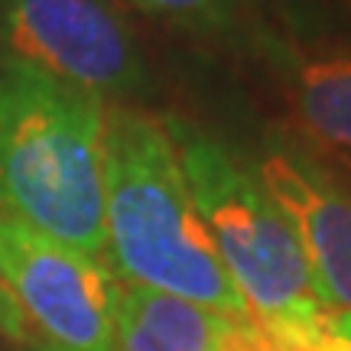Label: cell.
Here are the masks:
<instances>
[{
  "label": "cell",
  "mask_w": 351,
  "mask_h": 351,
  "mask_svg": "<svg viewBox=\"0 0 351 351\" xmlns=\"http://www.w3.org/2000/svg\"><path fill=\"white\" fill-rule=\"evenodd\" d=\"M104 261L121 283L251 319L192 202L163 117L130 104H108L104 114Z\"/></svg>",
  "instance_id": "6da1fadb"
},
{
  "label": "cell",
  "mask_w": 351,
  "mask_h": 351,
  "mask_svg": "<svg viewBox=\"0 0 351 351\" xmlns=\"http://www.w3.org/2000/svg\"><path fill=\"white\" fill-rule=\"evenodd\" d=\"M104 114L95 95L0 59V212L101 261Z\"/></svg>",
  "instance_id": "7a4b0ae2"
},
{
  "label": "cell",
  "mask_w": 351,
  "mask_h": 351,
  "mask_svg": "<svg viewBox=\"0 0 351 351\" xmlns=\"http://www.w3.org/2000/svg\"><path fill=\"white\" fill-rule=\"evenodd\" d=\"M192 202L231 283L257 326L276 341L302 339L332 309L283 208L254 163L189 117H163Z\"/></svg>",
  "instance_id": "3957f363"
},
{
  "label": "cell",
  "mask_w": 351,
  "mask_h": 351,
  "mask_svg": "<svg viewBox=\"0 0 351 351\" xmlns=\"http://www.w3.org/2000/svg\"><path fill=\"white\" fill-rule=\"evenodd\" d=\"M0 59L124 104L150 88V65L114 0H0Z\"/></svg>",
  "instance_id": "277c9868"
},
{
  "label": "cell",
  "mask_w": 351,
  "mask_h": 351,
  "mask_svg": "<svg viewBox=\"0 0 351 351\" xmlns=\"http://www.w3.org/2000/svg\"><path fill=\"white\" fill-rule=\"evenodd\" d=\"M0 287L52 348L117 351L121 280L108 261L72 251L3 212Z\"/></svg>",
  "instance_id": "5b68a950"
},
{
  "label": "cell",
  "mask_w": 351,
  "mask_h": 351,
  "mask_svg": "<svg viewBox=\"0 0 351 351\" xmlns=\"http://www.w3.org/2000/svg\"><path fill=\"white\" fill-rule=\"evenodd\" d=\"M251 163L289 218L326 302L351 313V186L345 176L287 134H267Z\"/></svg>",
  "instance_id": "8992f818"
},
{
  "label": "cell",
  "mask_w": 351,
  "mask_h": 351,
  "mask_svg": "<svg viewBox=\"0 0 351 351\" xmlns=\"http://www.w3.org/2000/svg\"><path fill=\"white\" fill-rule=\"evenodd\" d=\"M276 72L300 140L332 169H351V43H280Z\"/></svg>",
  "instance_id": "52a82bcc"
},
{
  "label": "cell",
  "mask_w": 351,
  "mask_h": 351,
  "mask_svg": "<svg viewBox=\"0 0 351 351\" xmlns=\"http://www.w3.org/2000/svg\"><path fill=\"white\" fill-rule=\"evenodd\" d=\"M117 351H280L251 319L121 283Z\"/></svg>",
  "instance_id": "ba28073f"
},
{
  "label": "cell",
  "mask_w": 351,
  "mask_h": 351,
  "mask_svg": "<svg viewBox=\"0 0 351 351\" xmlns=\"http://www.w3.org/2000/svg\"><path fill=\"white\" fill-rule=\"evenodd\" d=\"M127 7L195 39H228L244 23V0H124Z\"/></svg>",
  "instance_id": "9c48e42d"
},
{
  "label": "cell",
  "mask_w": 351,
  "mask_h": 351,
  "mask_svg": "<svg viewBox=\"0 0 351 351\" xmlns=\"http://www.w3.org/2000/svg\"><path fill=\"white\" fill-rule=\"evenodd\" d=\"M287 7L306 39L351 43V0H287Z\"/></svg>",
  "instance_id": "30bf717a"
},
{
  "label": "cell",
  "mask_w": 351,
  "mask_h": 351,
  "mask_svg": "<svg viewBox=\"0 0 351 351\" xmlns=\"http://www.w3.org/2000/svg\"><path fill=\"white\" fill-rule=\"evenodd\" d=\"M280 351H351V313L348 309H328L302 339L289 345H276Z\"/></svg>",
  "instance_id": "8fae6325"
},
{
  "label": "cell",
  "mask_w": 351,
  "mask_h": 351,
  "mask_svg": "<svg viewBox=\"0 0 351 351\" xmlns=\"http://www.w3.org/2000/svg\"><path fill=\"white\" fill-rule=\"evenodd\" d=\"M0 332L7 335V339H16V341H26V345H33V335H29V326H26L23 313L16 309V302L7 296V289L0 287Z\"/></svg>",
  "instance_id": "7c38bea8"
},
{
  "label": "cell",
  "mask_w": 351,
  "mask_h": 351,
  "mask_svg": "<svg viewBox=\"0 0 351 351\" xmlns=\"http://www.w3.org/2000/svg\"><path fill=\"white\" fill-rule=\"evenodd\" d=\"M29 351H59V348H52V345H46V341H33Z\"/></svg>",
  "instance_id": "4fadbf2b"
},
{
  "label": "cell",
  "mask_w": 351,
  "mask_h": 351,
  "mask_svg": "<svg viewBox=\"0 0 351 351\" xmlns=\"http://www.w3.org/2000/svg\"><path fill=\"white\" fill-rule=\"evenodd\" d=\"M341 176H345V182H348V186H351V169H345V173H341Z\"/></svg>",
  "instance_id": "5bb4252c"
}]
</instances>
